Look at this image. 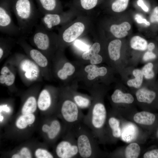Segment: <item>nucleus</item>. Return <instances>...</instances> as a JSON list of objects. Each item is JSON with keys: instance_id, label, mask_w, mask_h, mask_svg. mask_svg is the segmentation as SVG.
Here are the masks:
<instances>
[{"instance_id": "a211bd4d", "label": "nucleus", "mask_w": 158, "mask_h": 158, "mask_svg": "<svg viewBox=\"0 0 158 158\" xmlns=\"http://www.w3.org/2000/svg\"><path fill=\"white\" fill-rule=\"evenodd\" d=\"M100 50V44L97 42H95L90 48L83 53L82 57L84 60H89L91 64L99 63L102 60L101 56L98 54Z\"/></svg>"}, {"instance_id": "7ed1b4c3", "label": "nucleus", "mask_w": 158, "mask_h": 158, "mask_svg": "<svg viewBox=\"0 0 158 158\" xmlns=\"http://www.w3.org/2000/svg\"><path fill=\"white\" fill-rule=\"evenodd\" d=\"M76 138L80 158H96L99 154L97 139L83 123L72 130Z\"/></svg>"}, {"instance_id": "bb28decb", "label": "nucleus", "mask_w": 158, "mask_h": 158, "mask_svg": "<svg viewBox=\"0 0 158 158\" xmlns=\"http://www.w3.org/2000/svg\"><path fill=\"white\" fill-rule=\"evenodd\" d=\"M130 43L132 49L141 51L146 50L148 44L145 39L138 35L133 36L130 40Z\"/></svg>"}, {"instance_id": "393cba45", "label": "nucleus", "mask_w": 158, "mask_h": 158, "mask_svg": "<svg viewBox=\"0 0 158 158\" xmlns=\"http://www.w3.org/2000/svg\"><path fill=\"white\" fill-rule=\"evenodd\" d=\"M111 98L113 102L116 103L131 104L134 99L133 97L130 94L123 93L118 89L114 91L111 96Z\"/></svg>"}, {"instance_id": "7c9ffc66", "label": "nucleus", "mask_w": 158, "mask_h": 158, "mask_svg": "<svg viewBox=\"0 0 158 158\" xmlns=\"http://www.w3.org/2000/svg\"><path fill=\"white\" fill-rule=\"evenodd\" d=\"M133 74L135 77V78L128 80L127 84L129 87L138 88L142 84L143 75L141 71L139 69L134 70L133 72Z\"/></svg>"}, {"instance_id": "4468645a", "label": "nucleus", "mask_w": 158, "mask_h": 158, "mask_svg": "<svg viewBox=\"0 0 158 158\" xmlns=\"http://www.w3.org/2000/svg\"><path fill=\"white\" fill-rule=\"evenodd\" d=\"M0 72V83L10 87L14 85L16 78V68L7 61Z\"/></svg>"}, {"instance_id": "79ce46f5", "label": "nucleus", "mask_w": 158, "mask_h": 158, "mask_svg": "<svg viewBox=\"0 0 158 158\" xmlns=\"http://www.w3.org/2000/svg\"><path fill=\"white\" fill-rule=\"evenodd\" d=\"M144 158H158V149H154L146 152L144 155Z\"/></svg>"}, {"instance_id": "2f4dec72", "label": "nucleus", "mask_w": 158, "mask_h": 158, "mask_svg": "<svg viewBox=\"0 0 158 158\" xmlns=\"http://www.w3.org/2000/svg\"><path fill=\"white\" fill-rule=\"evenodd\" d=\"M140 147L137 143H131L126 148L125 157L127 158H138L140 154Z\"/></svg>"}, {"instance_id": "6ab92c4d", "label": "nucleus", "mask_w": 158, "mask_h": 158, "mask_svg": "<svg viewBox=\"0 0 158 158\" xmlns=\"http://www.w3.org/2000/svg\"><path fill=\"white\" fill-rule=\"evenodd\" d=\"M131 27V24L128 22L124 21L119 24L111 25L110 30L111 33L115 37L121 38L128 35Z\"/></svg>"}, {"instance_id": "a878e982", "label": "nucleus", "mask_w": 158, "mask_h": 158, "mask_svg": "<svg viewBox=\"0 0 158 158\" xmlns=\"http://www.w3.org/2000/svg\"><path fill=\"white\" fill-rule=\"evenodd\" d=\"M33 150L29 145H23L12 152L9 157L12 158H32L34 157Z\"/></svg>"}, {"instance_id": "dca6fc26", "label": "nucleus", "mask_w": 158, "mask_h": 158, "mask_svg": "<svg viewBox=\"0 0 158 158\" xmlns=\"http://www.w3.org/2000/svg\"><path fill=\"white\" fill-rule=\"evenodd\" d=\"M40 12L43 15L60 13L61 6L59 0H36Z\"/></svg>"}, {"instance_id": "c03bdc74", "label": "nucleus", "mask_w": 158, "mask_h": 158, "mask_svg": "<svg viewBox=\"0 0 158 158\" xmlns=\"http://www.w3.org/2000/svg\"><path fill=\"white\" fill-rule=\"evenodd\" d=\"M155 44L152 42H150L148 44L147 49L148 51H153L156 49Z\"/></svg>"}, {"instance_id": "c85d7f7f", "label": "nucleus", "mask_w": 158, "mask_h": 158, "mask_svg": "<svg viewBox=\"0 0 158 158\" xmlns=\"http://www.w3.org/2000/svg\"><path fill=\"white\" fill-rule=\"evenodd\" d=\"M109 126L111 130L112 136L115 138L121 136V131L119 121L113 116L110 117L108 120Z\"/></svg>"}, {"instance_id": "b1692460", "label": "nucleus", "mask_w": 158, "mask_h": 158, "mask_svg": "<svg viewBox=\"0 0 158 158\" xmlns=\"http://www.w3.org/2000/svg\"><path fill=\"white\" fill-rule=\"evenodd\" d=\"M85 70L88 73L87 78L90 80L94 79L99 76H104L107 72V69L105 67L98 68L95 64H92L86 66Z\"/></svg>"}, {"instance_id": "9b49d317", "label": "nucleus", "mask_w": 158, "mask_h": 158, "mask_svg": "<svg viewBox=\"0 0 158 158\" xmlns=\"http://www.w3.org/2000/svg\"><path fill=\"white\" fill-rule=\"evenodd\" d=\"M54 95L48 87L45 86L39 92L37 99L38 109L47 116L54 114L57 106L54 104Z\"/></svg>"}, {"instance_id": "423d86ee", "label": "nucleus", "mask_w": 158, "mask_h": 158, "mask_svg": "<svg viewBox=\"0 0 158 158\" xmlns=\"http://www.w3.org/2000/svg\"><path fill=\"white\" fill-rule=\"evenodd\" d=\"M35 27L34 32L30 38V42L48 58L51 54L54 44L58 41V36L41 24Z\"/></svg>"}, {"instance_id": "39448f33", "label": "nucleus", "mask_w": 158, "mask_h": 158, "mask_svg": "<svg viewBox=\"0 0 158 158\" xmlns=\"http://www.w3.org/2000/svg\"><path fill=\"white\" fill-rule=\"evenodd\" d=\"M107 112L104 105L101 102H95L85 115L83 123L91 131L97 139L101 141L105 124Z\"/></svg>"}, {"instance_id": "412c9836", "label": "nucleus", "mask_w": 158, "mask_h": 158, "mask_svg": "<svg viewBox=\"0 0 158 158\" xmlns=\"http://www.w3.org/2000/svg\"><path fill=\"white\" fill-rule=\"evenodd\" d=\"M136 96L139 102L149 104L154 100L156 93L154 91L143 88L137 90L136 93Z\"/></svg>"}, {"instance_id": "37998d69", "label": "nucleus", "mask_w": 158, "mask_h": 158, "mask_svg": "<svg viewBox=\"0 0 158 158\" xmlns=\"http://www.w3.org/2000/svg\"><path fill=\"white\" fill-rule=\"evenodd\" d=\"M74 45L80 49L84 51H86L89 48V46L82 41L77 40L74 43Z\"/></svg>"}, {"instance_id": "9d476101", "label": "nucleus", "mask_w": 158, "mask_h": 158, "mask_svg": "<svg viewBox=\"0 0 158 158\" xmlns=\"http://www.w3.org/2000/svg\"><path fill=\"white\" fill-rule=\"evenodd\" d=\"M16 43L23 48L27 55L39 66L42 71L43 78L46 80L49 65L47 57L38 49L32 47L27 42L24 37H20Z\"/></svg>"}, {"instance_id": "f03ea898", "label": "nucleus", "mask_w": 158, "mask_h": 158, "mask_svg": "<svg viewBox=\"0 0 158 158\" xmlns=\"http://www.w3.org/2000/svg\"><path fill=\"white\" fill-rule=\"evenodd\" d=\"M7 61L16 68L22 81L27 86L41 81L43 78L40 68L27 55L16 53Z\"/></svg>"}, {"instance_id": "f8f14e48", "label": "nucleus", "mask_w": 158, "mask_h": 158, "mask_svg": "<svg viewBox=\"0 0 158 158\" xmlns=\"http://www.w3.org/2000/svg\"><path fill=\"white\" fill-rule=\"evenodd\" d=\"M85 26L81 22H75L67 28H63L58 36L59 42L71 43L75 41L83 32Z\"/></svg>"}, {"instance_id": "0eeeda50", "label": "nucleus", "mask_w": 158, "mask_h": 158, "mask_svg": "<svg viewBox=\"0 0 158 158\" xmlns=\"http://www.w3.org/2000/svg\"><path fill=\"white\" fill-rule=\"evenodd\" d=\"M39 128L46 141L51 145L67 131L62 122L55 114L47 116L40 124Z\"/></svg>"}, {"instance_id": "5701e85b", "label": "nucleus", "mask_w": 158, "mask_h": 158, "mask_svg": "<svg viewBox=\"0 0 158 158\" xmlns=\"http://www.w3.org/2000/svg\"><path fill=\"white\" fill-rule=\"evenodd\" d=\"M122 42L119 39H115L111 41L108 46V51L110 59L114 61L119 59L121 55Z\"/></svg>"}, {"instance_id": "a19ab883", "label": "nucleus", "mask_w": 158, "mask_h": 158, "mask_svg": "<svg viewBox=\"0 0 158 158\" xmlns=\"http://www.w3.org/2000/svg\"><path fill=\"white\" fill-rule=\"evenodd\" d=\"M157 57V54L154 51H148L144 54L143 59L145 61L154 59Z\"/></svg>"}, {"instance_id": "72a5a7b5", "label": "nucleus", "mask_w": 158, "mask_h": 158, "mask_svg": "<svg viewBox=\"0 0 158 158\" xmlns=\"http://www.w3.org/2000/svg\"><path fill=\"white\" fill-rule=\"evenodd\" d=\"M152 31L155 32L158 30V6L154 5L152 8L149 16V20Z\"/></svg>"}, {"instance_id": "1a4fd4ad", "label": "nucleus", "mask_w": 158, "mask_h": 158, "mask_svg": "<svg viewBox=\"0 0 158 158\" xmlns=\"http://www.w3.org/2000/svg\"><path fill=\"white\" fill-rule=\"evenodd\" d=\"M11 0L0 1V31L10 36H16L21 33L12 18Z\"/></svg>"}, {"instance_id": "c9c22d12", "label": "nucleus", "mask_w": 158, "mask_h": 158, "mask_svg": "<svg viewBox=\"0 0 158 158\" xmlns=\"http://www.w3.org/2000/svg\"><path fill=\"white\" fill-rule=\"evenodd\" d=\"M33 156L36 158H53L55 156L47 149L41 147L35 148L33 150Z\"/></svg>"}, {"instance_id": "aec40b11", "label": "nucleus", "mask_w": 158, "mask_h": 158, "mask_svg": "<svg viewBox=\"0 0 158 158\" xmlns=\"http://www.w3.org/2000/svg\"><path fill=\"white\" fill-rule=\"evenodd\" d=\"M16 41L10 37H1L0 38V60L8 56Z\"/></svg>"}, {"instance_id": "58836bf2", "label": "nucleus", "mask_w": 158, "mask_h": 158, "mask_svg": "<svg viewBox=\"0 0 158 158\" xmlns=\"http://www.w3.org/2000/svg\"><path fill=\"white\" fill-rule=\"evenodd\" d=\"M137 5L145 12H148L150 10V5L148 1L146 0H137Z\"/></svg>"}, {"instance_id": "4c0bfd02", "label": "nucleus", "mask_w": 158, "mask_h": 158, "mask_svg": "<svg viewBox=\"0 0 158 158\" xmlns=\"http://www.w3.org/2000/svg\"><path fill=\"white\" fill-rule=\"evenodd\" d=\"M99 0H80L81 7L86 10H90L95 8Z\"/></svg>"}, {"instance_id": "cd10ccee", "label": "nucleus", "mask_w": 158, "mask_h": 158, "mask_svg": "<svg viewBox=\"0 0 158 158\" xmlns=\"http://www.w3.org/2000/svg\"><path fill=\"white\" fill-rule=\"evenodd\" d=\"M75 71L74 67L71 63L66 62L64 63L62 68L57 72V75L60 79H66L68 76L72 75Z\"/></svg>"}, {"instance_id": "6e6552de", "label": "nucleus", "mask_w": 158, "mask_h": 158, "mask_svg": "<svg viewBox=\"0 0 158 158\" xmlns=\"http://www.w3.org/2000/svg\"><path fill=\"white\" fill-rule=\"evenodd\" d=\"M54 147V154L59 158H80L76 139L72 130L67 131Z\"/></svg>"}, {"instance_id": "c756f323", "label": "nucleus", "mask_w": 158, "mask_h": 158, "mask_svg": "<svg viewBox=\"0 0 158 158\" xmlns=\"http://www.w3.org/2000/svg\"><path fill=\"white\" fill-rule=\"evenodd\" d=\"M130 0H111L110 7L112 10L116 13H120L127 8Z\"/></svg>"}, {"instance_id": "f3484780", "label": "nucleus", "mask_w": 158, "mask_h": 158, "mask_svg": "<svg viewBox=\"0 0 158 158\" xmlns=\"http://www.w3.org/2000/svg\"><path fill=\"white\" fill-rule=\"evenodd\" d=\"M64 15V14L58 13L45 14L41 18V24L47 29L51 30L54 27L63 23L65 20Z\"/></svg>"}, {"instance_id": "2eb2a0df", "label": "nucleus", "mask_w": 158, "mask_h": 158, "mask_svg": "<svg viewBox=\"0 0 158 158\" xmlns=\"http://www.w3.org/2000/svg\"><path fill=\"white\" fill-rule=\"evenodd\" d=\"M36 121L35 114H20L16 118L14 126L17 131H25L32 128Z\"/></svg>"}, {"instance_id": "e433bc0d", "label": "nucleus", "mask_w": 158, "mask_h": 158, "mask_svg": "<svg viewBox=\"0 0 158 158\" xmlns=\"http://www.w3.org/2000/svg\"><path fill=\"white\" fill-rule=\"evenodd\" d=\"M154 66L153 63L150 62L143 67L141 71L146 79H152L154 77L155 73L153 70Z\"/></svg>"}, {"instance_id": "f257e3e1", "label": "nucleus", "mask_w": 158, "mask_h": 158, "mask_svg": "<svg viewBox=\"0 0 158 158\" xmlns=\"http://www.w3.org/2000/svg\"><path fill=\"white\" fill-rule=\"evenodd\" d=\"M11 8L21 33H30L36 25L39 17L33 0H11Z\"/></svg>"}, {"instance_id": "ddd939ff", "label": "nucleus", "mask_w": 158, "mask_h": 158, "mask_svg": "<svg viewBox=\"0 0 158 158\" xmlns=\"http://www.w3.org/2000/svg\"><path fill=\"white\" fill-rule=\"evenodd\" d=\"M39 86H33L28 91L20 110V114H35L38 109L37 99Z\"/></svg>"}, {"instance_id": "20e7f679", "label": "nucleus", "mask_w": 158, "mask_h": 158, "mask_svg": "<svg viewBox=\"0 0 158 158\" xmlns=\"http://www.w3.org/2000/svg\"><path fill=\"white\" fill-rule=\"evenodd\" d=\"M62 122L67 131L72 130L83 123L85 115L73 101L64 99L57 106L54 114Z\"/></svg>"}, {"instance_id": "a18cd8bd", "label": "nucleus", "mask_w": 158, "mask_h": 158, "mask_svg": "<svg viewBox=\"0 0 158 158\" xmlns=\"http://www.w3.org/2000/svg\"><path fill=\"white\" fill-rule=\"evenodd\" d=\"M156 39H157L158 40V37H157Z\"/></svg>"}, {"instance_id": "473e14b6", "label": "nucleus", "mask_w": 158, "mask_h": 158, "mask_svg": "<svg viewBox=\"0 0 158 158\" xmlns=\"http://www.w3.org/2000/svg\"><path fill=\"white\" fill-rule=\"evenodd\" d=\"M73 99L74 102L81 109L89 108L91 105V100L89 98L82 95H74Z\"/></svg>"}, {"instance_id": "4be33fe9", "label": "nucleus", "mask_w": 158, "mask_h": 158, "mask_svg": "<svg viewBox=\"0 0 158 158\" xmlns=\"http://www.w3.org/2000/svg\"><path fill=\"white\" fill-rule=\"evenodd\" d=\"M155 119V115L150 112L143 111L136 113L133 119L136 123L144 125H150L153 123Z\"/></svg>"}, {"instance_id": "f704fd0d", "label": "nucleus", "mask_w": 158, "mask_h": 158, "mask_svg": "<svg viewBox=\"0 0 158 158\" xmlns=\"http://www.w3.org/2000/svg\"><path fill=\"white\" fill-rule=\"evenodd\" d=\"M133 126V125H128L123 129L121 136L123 141L128 142L134 138L135 132Z\"/></svg>"}, {"instance_id": "ea45409f", "label": "nucleus", "mask_w": 158, "mask_h": 158, "mask_svg": "<svg viewBox=\"0 0 158 158\" xmlns=\"http://www.w3.org/2000/svg\"><path fill=\"white\" fill-rule=\"evenodd\" d=\"M135 19L136 22L138 24H143L147 26H151V23L149 21L146 19L143 18L142 16L139 14H136L135 16Z\"/></svg>"}]
</instances>
